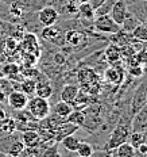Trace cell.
<instances>
[{
	"label": "cell",
	"mask_w": 147,
	"mask_h": 157,
	"mask_svg": "<svg viewBox=\"0 0 147 157\" xmlns=\"http://www.w3.org/2000/svg\"><path fill=\"white\" fill-rule=\"evenodd\" d=\"M24 149H26V146H24V144L22 142V140L20 141H15L11 145V148L8 149V156L9 157H19L24 152Z\"/></svg>",
	"instance_id": "29"
},
{
	"label": "cell",
	"mask_w": 147,
	"mask_h": 157,
	"mask_svg": "<svg viewBox=\"0 0 147 157\" xmlns=\"http://www.w3.org/2000/svg\"><path fill=\"white\" fill-rule=\"evenodd\" d=\"M126 14H127V4L124 0H116L115 4L112 6L109 11V16L116 22L119 26H122L124 18H126Z\"/></svg>",
	"instance_id": "7"
},
{
	"label": "cell",
	"mask_w": 147,
	"mask_h": 157,
	"mask_svg": "<svg viewBox=\"0 0 147 157\" xmlns=\"http://www.w3.org/2000/svg\"><path fill=\"white\" fill-rule=\"evenodd\" d=\"M132 37L138 41H142V42H147V26L139 23L135 29L131 31Z\"/></svg>",
	"instance_id": "26"
},
{
	"label": "cell",
	"mask_w": 147,
	"mask_h": 157,
	"mask_svg": "<svg viewBox=\"0 0 147 157\" xmlns=\"http://www.w3.org/2000/svg\"><path fill=\"white\" fill-rule=\"evenodd\" d=\"M16 121L12 119V118H7L6 117L3 121H0V130H2L4 134H12L16 130Z\"/></svg>",
	"instance_id": "21"
},
{
	"label": "cell",
	"mask_w": 147,
	"mask_h": 157,
	"mask_svg": "<svg viewBox=\"0 0 147 157\" xmlns=\"http://www.w3.org/2000/svg\"><path fill=\"white\" fill-rule=\"evenodd\" d=\"M20 75L24 78H34L35 80V77L39 76V72L34 67H24L20 69Z\"/></svg>",
	"instance_id": "32"
},
{
	"label": "cell",
	"mask_w": 147,
	"mask_h": 157,
	"mask_svg": "<svg viewBox=\"0 0 147 157\" xmlns=\"http://www.w3.org/2000/svg\"><path fill=\"white\" fill-rule=\"evenodd\" d=\"M77 78H78L80 86H84V84H89V83L99 80V76H97V73L92 68H83V69L78 71Z\"/></svg>",
	"instance_id": "10"
},
{
	"label": "cell",
	"mask_w": 147,
	"mask_h": 157,
	"mask_svg": "<svg viewBox=\"0 0 147 157\" xmlns=\"http://www.w3.org/2000/svg\"><path fill=\"white\" fill-rule=\"evenodd\" d=\"M35 88H37V81L34 78H24V80H22L20 91L27 95V96L35 94Z\"/></svg>",
	"instance_id": "23"
},
{
	"label": "cell",
	"mask_w": 147,
	"mask_h": 157,
	"mask_svg": "<svg viewBox=\"0 0 147 157\" xmlns=\"http://www.w3.org/2000/svg\"><path fill=\"white\" fill-rule=\"evenodd\" d=\"M128 140L130 141H127V142H130L132 148L136 149L140 144L146 142V136H145V133L143 132H134V133H130Z\"/></svg>",
	"instance_id": "25"
},
{
	"label": "cell",
	"mask_w": 147,
	"mask_h": 157,
	"mask_svg": "<svg viewBox=\"0 0 147 157\" xmlns=\"http://www.w3.org/2000/svg\"><path fill=\"white\" fill-rule=\"evenodd\" d=\"M128 72L134 77H142L143 76V68H142V65H139V64L131 65V67L128 68Z\"/></svg>",
	"instance_id": "35"
},
{
	"label": "cell",
	"mask_w": 147,
	"mask_h": 157,
	"mask_svg": "<svg viewBox=\"0 0 147 157\" xmlns=\"http://www.w3.org/2000/svg\"><path fill=\"white\" fill-rule=\"evenodd\" d=\"M78 3H86V2H89V0H77Z\"/></svg>",
	"instance_id": "41"
},
{
	"label": "cell",
	"mask_w": 147,
	"mask_h": 157,
	"mask_svg": "<svg viewBox=\"0 0 147 157\" xmlns=\"http://www.w3.org/2000/svg\"><path fill=\"white\" fill-rule=\"evenodd\" d=\"M7 102L11 109H14L16 111H22L27 107L28 96L22 92V91H12V92L8 95Z\"/></svg>",
	"instance_id": "4"
},
{
	"label": "cell",
	"mask_w": 147,
	"mask_h": 157,
	"mask_svg": "<svg viewBox=\"0 0 147 157\" xmlns=\"http://www.w3.org/2000/svg\"><path fill=\"white\" fill-rule=\"evenodd\" d=\"M146 87L142 86L138 88V91L134 95V100H132V104H131V111L134 114H136L138 111L142 109V107L146 106L147 103V98H146Z\"/></svg>",
	"instance_id": "9"
},
{
	"label": "cell",
	"mask_w": 147,
	"mask_h": 157,
	"mask_svg": "<svg viewBox=\"0 0 147 157\" xmlns=\"http://www.w3.org/2000/svg\"><path fill=\"white\" fill-rule=\"evenodd\" d=\"M146 157H147V155H146Z\"/></svg>",
	"instance_id": "44"
},
{
	"label": "cell",
	"mask_w": 147,
	"mask_h": 157,
	"mask_svg": "<svg viewBox=\"0 0 147 157\" xmlns=\"http://www.w3.org/2000/svg\"><path fill=\"white\" fill-rule=\"evenodd\" d=\"M80 15H83L86 19H94V8L89 4V2L86 3H80V7L77 8Z\"/></svg>",
	"instance_id": "27"
},
{
	"label": "cell",
	"mask_w": 147,
	"mask_h": 157,
	"mask_svg": "<svg viewBox=\"0 0 147 157\" xmlns=\"http://www.w3.org/2000/svg\"><path fill=\"white\" fill-rule=\"evenodd\" d=\"M4 68V77L8 78H18L20 77V68L18 64L9 63V64H3Z\"/></svg>",
	"instance_id": "19"
},
{
	"label": "cell",
	"mask_w": 147,
	"mask_h": 157,
	"mask_svg": "<svg viewBox=\"0 0 147 157\" xmlns=\"http://www.w3.org/2000/svg\"><path fill=\"white\" fill-rule=\"evenodd\" d=\"M135 58L139 65H147V49L139 50L135 53Z\"/></svg>",
	"instance_id": "34"
},
{
	"label": "cell",
	"mask_w": 147,
	"mask_h": 157,
	"mask_svg": "<svg viewBox=\"0 0 147 157\" xmlns=\"http://www.w3.org/2000/svg\"><path fill=\"white\" fill-rule=\"evenodd\" d=\"M22 142L24 144L26 148H35V146H38L39 142H41V136H39L38 132L27 130V132H24L23 136H22Z\"/></svg>",
	"instance_id": "12"
},
{
	"label": "cell",
	"mask_w": 147,
	"mask_h": 157,
	"mask_svg": "<svg viewBox=\"0 0 147 157\" xmlns=\"http://www.w3.org/2000/svg\"><path fill=\"white\" fill-rule=\"evenodd\" d=\"M65 41H66L70 46H80V45L85 41V35L77 30H69L65 34Z\"/></svg>",
	"instance_id": "14"
},
{
	"label": "cell",
	"mask_w": 147,
	"mask_h": 157,
	"mask_svg": "<svg viewBox=\"0 0 147 157\" xmlns=\"http://www.w3.org/2000/svg\"><path fill=\"white\" fill-rule=\"evenodd\" d=\"M35 94L39 98L43 99H49L53 95V88L49 83H37V88H35Z\"/></svg>",
	"instance_id": "20"
},
{
	"label": "cell",
	"mask_w": 147,
	"mask_h": 157,
	"mask_svg": "<svg viewBox=\"0 0 147 157\" xmlns=\"http://www.w3.org/2000/svg\"><path fill=\"white\" fill-rule=\"evenodd\" d=\"M136 150H138L139 153H142L143 156H146L147 155V142H143V144H140V145L136 148Z\"/></svg>",
	"instance_id": "36"
},
{
	"label": "cell",
	"mask_w": 147,
	"mask_h": 157,
	"mask_svg": "<svg viewBox=\"0 0 147 157\" xmlns=\"http://www.w3.org/2000/svg\"><path fill=\"white\" fill-rule=\"evenodd\" d=\"M76 130H77V125L68 122L66 125H61L60 127H58L57 132H55V136L54 137H57L58 141H61V140L65 138L66 136H70V134H73Z\"/></svg>",
	"instance_id": "15"
},
{
	"label": "cell",
	"mask_w": 147,
	"mask_h": 157,
	"mask_svg": "<svg viewBox=\"0 0 147 157\" xmlns=\"http://www.w3.org/2000/svg\"><path fill=\"white\" fill-rule=\"evenodd\" d=\"M22 46H23V52H26V53L34 54L35 52V54L39 57V45L34 34H26L23 41H22Z\"/></svg>",
	"instance_id": "11"
},
{
	"label": "cell",
	"mask_w": 147,
	"mask_h": 157,
	"mask_svg": "<svg viewBox=\"0 0 147 157\" xmlns=\"http://www.w3.org/2000/svg\"><path fill=\"white\" fill-rule=\"evenodd\" d=\"M146 98H147V91H146Z\"/></svg>",
	"instance_id": "42"
},
{
	"label": "cell",
	"mask_w": 147,
	"mask_h": 157,
	"mask_svg": "<svg viewBox=\"0 0 147 157\" xmlns=\"http://www.w3.org/2000/svg\"><path fill=\"white\" fill-rule=\"evenodd\" d=\"M78 92H80V86H77V84H66L61 91V100L69 104H73Z\"/></svg>",
	"instance_id": "8"
},
{
	"label": "cell",
	"mask_w": 147,
	"mask_h": 157,
	"mask_svg": "<svg viewBox=\"0 0 147 157\" xmlns=\"http://www.w3.org/2000/svg\"><path fill=\"white\" fill-rule=\"evenodd\" d=\"M115 150V157H134L135 156V149L131 146L130 142H123Z\"/></svg>",
	"instance_id": "16"
},
{
	"label": "cell",
	"mask_w": 147,
	"mask_h": 157,
	"mask_svg": "<svg viewBox=\"0 0 147 157\" xmlns=\"http://www.w3.org/2000/svg\"><path fill=\"white\" fill-rule=\"evenodd\" d=\"M138 25H139L138 19H136L134 15H131V14H128V12H127V14H126V18H124V21H123V23H122L123 30L127 31V33H131Z\"/></svg>",
	"instance_id": "24"
},
{
	"label": "cell",
	"mask_w": 147,
	"mask_h": 157,
	"mask_svg": "<svg viewBox=\"0 0 147 157\" xmlns=\"http://www.w3.org/2000/svg\"><path fill=\"white\" fill-rule=\"evenodd\" d=\"M27 109H28V113H30L35 119L42 121L50 114V103L47 102V99L34 96V98H31V99H28Z\"/></svg>",
	"instance_id": "1"
},
{
	"label": "cell",
	"mask_w": 147,
	"mask_h": 157,
	"mask_svg": "<svg viewBox=\"0 0 147 157\" xmlns=\"http://www.w3.org/2000/svg\"><path fill=\"white\" fill-rule=\"evenodd\" d=\"M55 115L60 117V118H65L66 119L68 117H69V114L73 111V107H72V104L66 103V102H58L55 104Z\"/></svg>",
	"instance_id": "17"
},
{
	"label": "cell",
	"mask_w": 147,
	"mask_h": 157,
	"mask_svg": "<svg viewBox=\"0 0 147 157\" xmlns=\"http://www.w3.org/2000/svg\"><path fill=\"white\" fill-rule=\"evenodd\" d=\"M130 127L126 126V125H117L115 127L112 133L109 136V140L107 142V148L109 150H113L116 149L119 145H122L123 142H127L128 141V136H130Z\"/></svg>",
	"instance_id": "2"
},
{
	"label": "cell",
	"mask_w": 147,
	"mask_h": 157,
	"mask_svg": "<svg viewBox=\"0 0 147 157\" xmlns=\"http://www.w3.org/2000/svg\"><path fill=\"white\" fill-rule=\"evenodd\" d=\"M122 57H123L122 49H119L116 45H109V46L105 49V58L111 65L119 64L120 60H122Z\"/></svg>",
	"instance_id": "13"
},
{
	"label": "cell",
	"mask_w": 147,
	"mask_h": 157,
	"mask_svg": "<svg viewBox=\"0 0 147 157\" xmlns=\"http://www.w3.org/2000/svg\"><path fill=\"white\" fill-rule=\"evenodd\" d=\"M61 142H62V146L66 150H69V152H76L78 148V144H80V140H78L76 136L70 134V136H66L65 138H62Z\"/></svg>",
	"instance_id": "18"
},
{
	"label": "cell",
	"mask_w": 147,
	"mask_h": 157,
	"mask_svg": "<svg viewBox=\"0 0 147 157\" xmlns=\"http://www.w3.org/2000/svg\"><path fill=\"white\" fill-rule=\"evenodd\" d=\"M54 61H55V63H57V64L62 65V64H65V57H64V56H62L61 53H58V54H55Z\"/></svg>",
	"instance_id": "38"
},
{
	"label": "cell",
	"mask_w": 147,
	"mask_h": 157,
	"mask_svg": "<svg viewBox=\"0 0 147 157\" xmlns=\"http://www.w3.org/2000/svg\"><path fill=\"white\" fill-rule=\"evenodd\" d=\"M76 152L78 153V157H92L93 156V148L89 142H81L80 141Z\"/></svg>",
	"instance_id": "28"
},
{
	"label": "cell",
	"mask_w": 147,
	"mask_h": 157,
	"mask_svg": "<svg viewBox=\"0 0 147 157\" xmlns=\"http://www.w3.org/2000/svg\"><path fill=\"white\" fill-rule=\"evenodd\" d=\"M94 26L99 31L105 33V34H117L120 31V26L111 18L109 14L97 16L94 19Z\"/></svg>",
	"instance_id": "3"
},
{
	"label": "cell",
	"mask_w": 147,
	"mask_h": 157,
	"mask_svg": "<svg viewBox=\"0 0 147 157\" xmlns=\"http://www.w3.org/2000/svg\"><path fill=\"white\" fill-rule=\"evenodd\" d=\"M104 2H105V0H89V4L92 6V7H93L94 10H96V8H99Z\"/></svg>",
	"instance_id": "37"
},
{
	"label": "cell",
	"mask_w": 147,
	"mask_h": 157,
	"mask_svg": "<svg viewBox=\"0 0 147 157\" xmlns=\"http://www.w3.org/2000/svg\"><path fill=\"white\" fill-rule=\"evenodd\" d=\"M104 78H105L108 83L115 84V86H119L120 83L124 80V71L122 67H119V64L111 65L108 69L104 73Z\"/></svg>",
	"instance_id": "6"
},
{
	"label": "cell",
	"mask_w": 147,
	"mask_h": 157,
	"mask_svg": "<svg viewBox=\"0 0 147 157\" xmlns=\"http://www.w3.org/2000/svg\"><path fill=\"white\" fill-rule=\"evenodd\" d=\"M6 117H7V115H6V111H4V109H3V107H0V121H3Z\"/></svg>",
	"instance_id": "39"
},
{
	"label": "cell",
	"mask_w": 147,
	"mask_h": 157,
	"mask_svg": "<svg viewBox=\"0 0 147 157\" xmlns=\"http://www.w3.org/2000/svg\"><path fill=\"white\" fill-rule=\"evenodd\" d=\"M55 157H60V156H55Z\"/></svg>",
	"instance_id": "43"
},
{
	"label": "cell",
	"mask_w": 147,
	"mask_h": 157,
	"mask_svg": "<svg viewBox=\"0 0 147 157\" xmlns=\"http://www.w3.org/2000/svg\"><path fill=\"white\" fill-rule=\"evenodd\" d=\"M18 48H19V41L16 38L14 37H9L6 39V44H4V50H6V53L7 54H12V53H15L16 50H18Z\"/></svg>",
	"instance_id": "31"
},
{
	"label": "cell",
	"mask_w": 147,
	"mask_h": 157,
	"mask_svg": "<svg viewBox=\"0 0 147 157\" xmlns=\"http://www.w3.org/2000/svg\"><path fill=\"white\" fill-rule=\"evenodd\" d=\"M58 11L53 7H45L39 11L38 14V21L41 22V25L43 27L46 26H54L55 22L58 21Z\"/></svg>",
	"instance_id": "5"
},
{
	"label": "cell",
	"mask_w": 147,
	"mask_h": 157,
	"mask_svg": "<svg viewBox=\"0 0 147 157\" xmlns=\"http://www.w3.org/2000/svg\"><path fill=\"white\" fill-rule=\"evenodd\" d=\"M84 121H85V117H84V113L81 111H72L69 114V117L66 118V122L74 123V125H83Z\"/></svg>",
	"instance_id": "30"
},
{
	"label": "cell",
	"mask_w": 147,
	"mask_h": 157,
	"mask_svg": "<svg viewBox=\"0 0 147 157\" xmlns=\"http://www.w3.org/2000/svg\"><path fill=\"white\" fill-rule=\"evenodd\" d=\"M22 61H23V65L24 67H34V64L38 61V57L35 54H31V53H26L23 52V54H22Z\"/></svg>",
	"instance_id": "33"
},
{
	"label": "cell",
	"mask_w": 147,
	"mask_h": 157,
	"mask_svg": "<svg viewBox=\"0 0 147 157\" xmlns=\"http://www.w3.org/2000/svg\"><path fill=\"white\" fill-rule=\"evenodd\" d=\"M0 78H6L4 77V68H3V64H0Z\"/></svg>",
	"instance_id": "40"
},
{
	"label": "cell",
	"mask_w": 147,
	"mask_h": 157,
	"mask_svg": "<svg viewBox=\"0 0 147 157\" xmlns=\"http://www.w3.org/2000/svg\"><path fill=\"white\" fill-rule=\"evenodd\" d=\"M58 35H60V30H58L57 27H54V26H46V27H43V30H42L41 37L43 39H46V41L55 42Z\"/></svg>",
	"instance_id": "22"
}]
</instances>
